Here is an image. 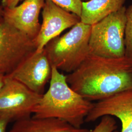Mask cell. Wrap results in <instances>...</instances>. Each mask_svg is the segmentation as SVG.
<instances>
[{
  "instance_id": "cell-10",
  "label": "cell",
  "mask_w": 132,
  "mask_h": 132,
  "mask_svg": "<svg viewBox=\"0 0 132 132\" xmlns=\"http://www.w3.org/2000/svg\"><path fill=\"white\" fill-rule=\"evenodd\" d=\"M45 0H24L12 7H4L3 21L34 40L39 32V15Z\"/></svg>"
},
{
  "instance_id": "cell-1",
  "label": "cell",
  "mask_w": 132,
  "mask_h": 132,
  "mask_svg": "<svg viewBox=\"0 0 132 132\" xmlns=\"http://www.w3.org/2000/svg\"><path fill=\"white\" fill-rule=\"evenodd\" d=\"M66 77L76 93L90 101H98L132 89V61L126 57L109 58L90 54Z\"/></svg>"
},
{
  "instance_id": "cell-16",
  "label": "cell",
  "mask_w": 132,
  "mask_h": 132,
  "mask_svg": "<svg viewBox=\"0 0 132 132\" xmlns=\"http://www.w3.org/2000/svg\"><path fill=\"white\" fill-rule=\"evenodd\" d=\"M12 119L6 113H0V132H6V128Z\"/></svg>"
},
{
  "instance_id": "cell-2",
  "label": "cell",
  "mask_w": 132,
  "mask_h": 132,
  "mask_svg": "<svg viewBox=\"0 0 132 132\" xmlns=\"http://www.w3.org/2000/svg\"><path fill=\"white\" fill-rule=\"evenodd\" d=\"M94 104L73 90L66 76L52 67L49 88L33 110L32 117L59 119L81 128Z\"/></svg>"
},
{
  "instance_id": "cell-8",
  "label": "cell",
  "mask_w": 132,
  "mask_h": 132,
  "mask_svg": "<svg viewBox=\"0 0 132 132\" xmlns=\"http://www.w3.org/2000/svg\"><path fill=\"white\" fill-rule=\"evenodd\" d=\"M52 66L44 50L33 52L6 76L17 80L38 94H44L45 86L52 76Z\"/></svg>"
},
{
  "instance_id": "cell-18",
  "label": "cell",
  "mask_w": 132,
  "mask_h": 132,
  "mask_svg": "<svg viewBox=\"0 0 132 132\" xmlns=\"http://www.w3.org/2000/svg\"><path fill=\"white\" fill-rule=\"evenodd\" d=\"M5 75L0 71V90L2 89L5 84Z\"/></svg>"
},
{
  "instance_id": "cell-3",
  "label": "cell",
  "mask_w": 132,
  "mask_h": 132,
  "mask_svg": "<svg viewBox=\"0 0 132 132\" xmlns=\"http://www.w3.org/2000/svg\"><path fill=\"white\" fill-rule=\"evenodd\" d=\"M91 28V25L80 21L48 43L44 50L52 66L69 73L76 70L90 54Z\"/></svg>"
},
{
  "instance_id": "cell-14",
  "label": "cell",
  "mask_w": 132,
  "mask_h": 132,
  "mask_svg": "<svg viewBox=\"0 0 132 132\" xmlns=\"http://www.w3.org/2000/svg\"><path fill=\"white\" fill-rule=\"evenodd\" d=\"M63 9L79 16L81 13L82 0H49Z\"/></svg>"
},
{
  "instance_id": "cell-6",
  "label": "cell",
  "mask_w": 132,
  "mask_h": 132,
  "mask_svg": "<svg viewBox=\"0 0 132 132\" xmlns=\"http://www.w3.org/2000/svg\"><path fill=\"white\" fill-rule=\"evenodd\" d=\"M42 95L5 76V84L0 90V113L10 115L15 121L29 118Z\"/></svg>"
},
{
  "instance_id": "cell-19",
  "label": "cell",
  "mask_w": 132,
  "mask_h": 132,
  "mask_svg": "<svg viewBox=\"0 0 132 132\" xmlns=\"http://www.w3.org/2000/svg\"><path fill=\"white\" fill-rule=\"evenodd\" d=\"M3 13H4V7L0 5V23L3 21Z\"/></svg>"
},
{
  "instance_id": "cell-9",
  "label": "cell",
  "mask_w": 132,
  "mask_h": 132,
  "mask_svg": "<svg viewBox=\"0 0 132 132\" xmlns=\"http://www.w3.org/2000/svg\"><path fill=\"white\" fill-rule=\"evenodd\" d=\"M105 116L115 117L120 120L122 125L121 132H132V89L94 103L85 121L94 122Z\"/></svg>"
},
{
  "instance_id": "cell-13",
  "label": "cell",
  "mask_w": 132,
  "mask_h": 132,
  "mask_svg": "<svg viewBox=\"0 0 132 132\" xmlns=\"http://www.w3.org/2000/svg\"><path fill=\"white\" fill-rule=\"evenodd\" d=\"M125 28V57L132 61V4L126 8Z\"/></svg>"
},
{
  "instance_id": "cell-5",
  "label": "cell",
  "mask_w": 132,
  "mask_h": 132,
  "mask_svg": "<svg viewBox=\"0 0 132 132\" xmlns=\"http://www.w3.org/2000/svg\"><path fill=\"white\" fill-rule=\"evenodd\" d=\"M35 51L33 40L4 21L0 23V71L9 75Z\"/></svg>"
},
{
  "instance_id": "cell-17",
  "label": "cell",
  "mask_w": 132,
  "mask_h": 132,
  "mask_svg": "<svg viewBox=\"0 0 132 132\" xmlns=\"http://www.w3.org/2000/svg\"><path fill=\"white\" fill-rule=\"evenodd\" d=\"M24 0H2L3 7H12L20 4Z\"/></svg>"
},
{
  "instance_id": "cell-12",
  "label": "cell",
  "mask_w": 132,
  "mask_h": 132,
  "mask_svg": "<svg viewBox=\"0 0 132 132\" xmlns=\"http://www.w3.org/2000/svg\"><path fill=\"white\" fill-rule=\"evenodd\" d=\"M125 2V0H89L83 2L81 22L92 26L121 9Z\"/></svg>"
},
{
  "instance_id": "cell-7",
  "label": "cell",
  "mask_w": 132,
  "mask_h": 132,
  "mask_svg": "<svg viewBox=\"0 0 132 132\" xmlns=\"http://www.w3.org/2000/svg\"><path fill=\"white\" fill-rule=\"evenodd\" d=\"M42 23L37 36L33 40L36 52H41L53 39L60 36L65 30L72 28L81 21L80 17L45 0L42 9Z\"/></svg>"
},
{
  "instance_id": "cell-15",
  "label": "cell",
  "mask_w": 132,
  "mask_h": 132,
  "mask_svg": "<svg viewBox=\"0 0 132 132\" xmlns=\"http://www.w3.org/2000/svg\"><path fill=\"white\" fill-rule=\"evenodd\" d=\"M117 129V122L114 119L112 116H105L91 132H118Z\"/></svg>"
},
{
  "instance_id": "cell-20",
  "label": "cell",
  "mask_w": 132,
  "mask_h": 132,
  "mask_svg": "<svg viewBox=\"0 0 132 132\" xmlns=\"http://www.w3.org/2000/svg\"><path fill=\"white\" fill-rule=\"evenodd\" d=\"M83 2H86V1H88L89 0H82Z\"/></svg>"
},
{
  "instance_id": "cell-11",
  "label": "cell",
  "mask_w": 132,
  "mask_h": 132,
  "mask_svg": "<svg viewBox=\"0 0 132 132\" xmlns=\"http://www.w3.org/2000/svg\"><path fill=\"white\" fill-rule=\"evenodd\" d=\"M57 118H28L15 121L9 132H91Z\"/></svg>"
},
{
  "instance_id": "cell-4",
  "label": "cell",
  "mask_w": 132,
  "mask_h": 132,
  "mask_svg": "<svg viewBox=\"0 0 132 132\" xmlns=\"http://www.w3.org/2000/svg\"><path fill=\"white\" fill-rule=\"evenodd\" d=\"M126 8L123 6L92 25L90 54L109 58L125 57V28Z\"/></svg>"
}]
</instances>
